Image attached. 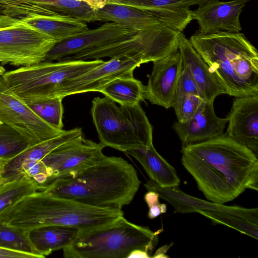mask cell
Returning <instances> with one entry per match:
<instances>
[{
	"label": "cell",
	"mask_w": 258,
	"mask_h": 258,
	"mask_svg": "<svg viewBox=\"0 0 258 258\" xmlns=\"http://www.w3.org/2000/svg\"><path fill=\"white\" fill-rule=\"evenodd\" d=\"M141 31L115 22H107L57 42L43 61L102 59L108 57L117 44Z\"/></svg>",
	"instance_id": "cell-8"
},
{
	"label": "cell",
	"mask_w": 258,
	"mask_h": 258,
	"mask_svg": "<svg viewBox=\"0 0 258 258\" xmlns=\"http://www.w3.org/2000/svg\"><path fill=\"white\" fill-rule=\"evenodd\" d=\"M9 160L0 159V183L2 182L3 174L6 165Z\"/></svg>",
	"instance_id": "cell-40"
},
{
	"label": "cell",
	"mask_w": 258,
	"mask_h": 258,
	"mask_svg": "<svg viewBox=\"0 0 258 258\" xmlns=\"http://www.w3.org/2000/svg\"><path fill=\"white\" fill-rule=\"evenodd\" d=\"M38 190L31 178L23 177L0 183V222H7L14 206L22 199Z\"/></svg>",
	"instance_id": "cell-26"
},
{
	"label": "cell",
	"mask_w": 258,
	"mask_h": 258,
	"mask_svg": "<svg viewBox=\"0 0 258 258\" xmlns=\"http://www.w3.org/2000/svg\"><path fill=\"white\" fill-rule=\"evenodd\" d=\"M6 69L2 66H0V76L3 75V74L5 73Z\"/></svg>",
	"instance_id": "cell-41"
},
{
	"label": "cell",
	"mask_w": 258,
	"mask_h": 258,
	"mask_svg": "<svg viewBox=\"0 0 258 258\" xmlns=\"http://www.w3.org/2000/svg\"><path fill=\"white\" fill-rule=\"evenodd\" d=\"M181 163L206 199L223 204L258 189V156L226 133L182 147Z\"/></svg>",
	"instance_id": "cell-1"
},
{
	"label": "cell",
	"mask_w": 258,
	"mask_h": 258,
	"mask_svg": "<svg viewBox=\"0 0 258 258\" xmlns=\"http://www.w3.org/2000/svg\"><path fill=\"white\" fill-rule=\"evenodd\" d=\"M0 247L34 254L43 258L35 249L29 237L28 232L7 222H0Z\"/></svg>",
	"instance_id": "cell-29"
},
{
	"label": "cell",
	"mask_w": 258,
	"mask_h": 258,
	"mask_svg": "<svg viewBox=\"0 0 258 258\" xmlns=\"http://www.w3.org/2000/svg\"><path fill=\"white\" fill-rule=\"evenodd\" d=\"M228 121V117L216 115L214 103L203 101L191 119L185 122H176L172 127L184 147L221 136Z\"/></svg>",
	"instance_id": "cell-17"
},
{
	"label": "cell",
	"mask_w": 258,
	"mask_h": 258,
	"mask_svg": "<svg viewBox=\"0 0 258 258\" xmlns=\"http://www.w3.org/2000/svg\"><path fill=\"white\" fill-rule=\"evenodd\" d=\"M0 258H40L39 256L0 247Z\"/></svg>",
	"instance_id": "cell-36"
},
{
	"label": "cell",
	"mask_w": 258,
	"mask_h": 258,
	"mask_svg": "<svg viewBox=\"0 0 258 258\" xmlns=\"http://www.w3.org/2000/svg\"><path fill=\"white\" fill-rule=\"evenodd\" d=\"M143 166L150 180L162 187L179 186L180 180L175 168L156 150L153 145L127 150Z\"/></svg>",
	"instance_id": "cell-19"
},
{
	"label": "cell",
	"mask_w": 258,
	"mask_h": 258,
	"mask_svg": "<svg viewBox=\"0 0 258 258\" xmlns=\"http://www.w3.org/2000/svg\"><path fill=\"white\" fill-rule=\"evenodd\" d=\"M227 134L258 156V94L234 100Z\"/></svg>",
	"instance_id": "cell-16"
},
{
	"label": "cell",
	"mask_w": 258,
	"mask_h": 258,
	"mask_svg": "<svg viewBox=\"0 0 258 258\" xmlns=\"http://www.w3.org/2000/svg\"><path fill=\"white\" fill-rule=\"evenodd\" d=\"M0 8L4 10V15L18 18L60 14L37 4L32 0H0Z\"/></svg>",
	"instance_id": "cell-32"
},
{
	"label": "cell",
	"mask_w": 258,
	"mask_h": 258,
	"mask_svg": "<svg viewBox=\"0 0 258 258\" xmlns=\"http://www.w3.org/2000/svg\"><path fill=\"white\" fill-rule=\"evenodd\" d=\"M131 257L150 258L151 256L144 250L137 249L134 250L130 254L128 258Z\"/></svg>",
	"instance_id": "cell-38"
},
{
	"label": "cell",
	"mask_w": 258,
	"mask_h": 258,
	"mask_svg": "<svg viewBox=\"0 0 258 258\" xmlns=\"http://www.w3.org/2000/svg\"><path fill=\"white\" fill-rule=\"evenodd\" d=\"M63 98L60 97L43 98L26 103L40 118L53 127L63 130Z\"/></svg>",
	"instance_id": "cell-28"
},
{
	"label": "cell",
	"mask_w": 258,
	"mask_h": 258,
	"mask_svg": "<svg viewBox=\"0 0 258 258\" xmlns=\"http://www.w3.org/2000/svg\"><path fill=\"white\" fill-rule=\"evenodd\" d=\"M87 4L92 9L96 11L103 8L107 0H78Z\"/></svg>",
	"instance_id": "cell-37"
},
{
	"label": "cell",
	"mask_w": 258,
	"mask_h": 258,
	"mask_svg": "<svg viewBox=\"0 0 258 258\" xmlns=\"http://www.w3.org/2000/svg\"><path fill=\"white\" fill-rule=\"evenodd\" d=\"M95 21L115 22L139 31L164 25L149 13L126 6L109 3L96 11L94 22Z\"/></svg>",
	"instance_id": "cell-20"
},
{
	"label": "cell",
	"mask_w": 258,
	"mask_h": 258,
	"mask_svg": "<svg viewBox=\"0 0 258 258\" xmlns=\"http://www.w3.org/2000/svg\"><path fill=\"white\" fill-rule=\"evenodd\" d=\"M26 25L60 42L89 29L86 23L68 15H37L21 18Z\"/></svg>",
	"instance_id": "cell-21"
},
{
	"label": "cell",
	"mask_w": 258,
	"mask_h": 258,
	"mask_svg": "<svg viewBox=\"0 0 258 258\" xmlns=\"http://www.w3.org/2000/svg\"><path fill=\"white\" fill-rule=\"evenodd\" d=\"M79 231L74 227L52 225L31 230L28 234L37 253L44 258L70 245Z\"/></svg>",
	"instance_id": "cell-23"
},
{
	"label": "cell",
	"mask_w": 258,
	"mask_h": 258,
	"mask_svg": "<svg viewBox=\"0 0 258 258\" xmlns=\"http://www.w3.org/2000/svg\"><path fill=\"white\" fill-rule=\"evenodd\" d=\"M91 113L100 143L125 152L153 144V127L140 104L117 106L106 97L92 100Z\"/></svg>",
	"instance_id": "cell-6"
},
{
	"label": "cell",
	"mask_w": 258,
	"mask_h": 258,
	"mask_svg": "<svg viewBox=\"0 0 258 258\" xmlns=\"http://www.w3.org/2000/svg\"><path fill=\"white\" fill-rule=\"evenodd\" d=\"M153 70L145 86L144 98L153 104L166 109L172 102L182 67L178 50L153 61Z\"/></svg>",
	"instance_id": "cell-13"
},
{
	"label": "cell",
	"mask_w": 258,
	"mask_h": 258,
	"mask_svg": "<svg viewBox=\"0 0 258 258\" xmlns=\"http://www.w3.org/2000/svg\"><path fill=\"white\" fill-rule=\"evenodd\" d=\"M226 94L242 97L258 94V53L240 32L197 31L189 40Z\"/></svg>",
	"instance_id": "cell-3"
},
{
	"label": "cell",
	"mask_w": 258,
	"mask_h": 258,
	"mask_svg": "<svg viewBox=\"0 0 258 258\" xmlns=\"http://www.w3.org/2000/svg\"><path fill=\"white\" fill-rule=\"evenodd\" d=\"M170 247V245H164L159 248L151 257H168V256H166L165 253Z\"/></svg>",
	"instance_id": "cell-39"
},
{
	"label": "cell",
	"mask_w": 258,
	"mask_h": 258,
	"mask_svg": "<svg viewBox=\"0 0 258 258\" xmlns=\"http://www.w3.org/2000/svg\"><path fill=\"white\" fill-rule=\"evenodd\" d=\"M122 216L121 210L92 207L37 190L14 206L7 223L26 232L52 225L85 231L111 224Z\"/></svg>",
	"instance_id": "cell-4"
},
{
	"label": "cell",
	"mask_w": 258,
	"mask_h": 258,
	"mask_svg": "<svg viewBox=\"0 0 258 258\" xmlns=\"http://www.w3.org/2000/svg\"><path fill=\"white\" fill-rule=\"evenodd\" d=\"M2 123H2V122H1V121H0V124H2Z\"/></svg>",
	"instance_id": "cell-43"
},
{
	"label": "cell",
	"mask_w": 258,
	"mask_h": 258,
	"mask_svg": "<svg viewBox=\"0 0 258 258\" xmlns=\"http://www.w3.org/2000/svg\"><path fill=\"white\" fill-rule=\"evenodd\" d=\"M57 42L23 23L21 18L0 15V62L25 67L45 60Z\"/></svg>",
	"instance_id": "cell-9"
},
{
	"label": "cell",
	"mask_w": 258,
	"mask_h": 258,
	"mask_svg": "<svg viewBox=\"0 0 258 258\" xmlns=\"http://www.w3.org/2000/svg\"><path fill=\"white\" fill-rule=\"evenodd\" d=\"M0 121L24 137L30 147L54 138L57 130L40 118L9 88L0 76Z\"/></svg>",
	"instance_id": "cell-11"
},
{
	"label": "cell",
	"mask_w": 258,
	"mask_h": 258,
	"mask_svg": "<svg viewBox=\"0 0 258 258\" xmlns=\"http://www.w3.org/2000/svg\"><path fill=\"white\" fill-rule=\"evenodd\" d=\"M140 183L132 164L121 157L105 156L78 173L56 180L41 191L92 207L121 210L132 201Z\"/></svg>",
	"instance_id": "cell-2"
},
{
	"label": "cell",
	"mask_w": 258,
	"mask_h": 258,
	"mask_svg": "<svg viewBox=\"0 0 258 258\" xmlns=\"http://www.w3.org/2000/svg\"><path fill=\"white\" fill-rule=\"evenodd\" d=\"M4 14V10L0 8V15Z\"/></svg>",
	"instance_id": "cell-42"
},
{
	"label": "cell",
	"mask_w": 258,
	"mask_h": 258,
	"mask_svg": "<svg viewBox=\"0 0 258 258\" xmlns=\"http://www.w3.org/2000/svg\"><path fill=\"white\" fill-rule=\"evenodd\" d=\"M188 94H197L199 95L196 84L194 80L190 69L182 62L181 72L173 102Z\"/></svg>",
	"instance_id": "cell-34"
},
{
	"label": "cell",
	"mask_w": 258,
	"mask_h": 258,
	"mask_svg": "<svg viewBox=\"0 0 258 258\" xmlns=\"http://www.w3.org/2000/svg\"><path fill=\"white\" fill-rule=\"evenodd\" d=\"M197 213L209 219L214 223L224 225L242 234L257 239L258 224L247 219L237 215L220 212L199 211Z\"/></svg>",
	"instance_id": "cell-31"
},
{
	"label": "cell",
	"mask_w": 258,
	"mask_h": 258,
	"mask_svg": "<svg viewBox=\"0 0 258 258\" xmlns=\"http://www.w3.org/2000/svg\"><path fill=\"white\" fill-rule=\"evenodd\" d=\"M148 190L156 192L159 198L169 203L174 212L190 213L199 211H216L235 215L258 224V209L245 208L240 206H228L191 196L180 189L178 186L162 187L152 180L144 184Z\"/></svg>",
	"instance_id": "cell-14"
},
{
	"label": "cell",
	"mask_w": 258,
	"mask_h": 258,
	"mask_svg": "<svg viewBox=\"0 0 258 258\" xmlns=\"http://www.w3.org/2000/svg\"><path fill=\"white\" fill-rule=\"evenodd\" d=\"M178 51L182 63L190 69L199 96L203 101L214 103L217 96L226 94L225 88L210 72L206 63L182 32L180 38Z\"/></svg>",
	"instance_id": "cell-18"
},
{
	"label": "cell",
	"mask_w": 258,
	"mask_h": 258,
	"mask_svg": "<svg viewBox=\"0 0 258 258\" xmlns=\"http://www.w3.org/2000/svg\"><path fill=\"white\" fill-rule=\"evenodd\" d=\"M103 59L42 61L5 72L2 77L23 102L52 98L66 80L103 63Z\"/></svg>",
	"instance_id": "cell-7"
},
{
	"label": "cell",
	"mask_w": 258,
	"mask_h": 258,
	"mask_svg": "<svg viewBox=\"0 0 258 258\" xmlns=\"http://www.w3.org/2000/svg\"><path fill=\"white\" fill-rule=\"evenodd\" d=\"M203 102L197 94H188L174 101L172 107L174 109L178 122H185L191 119Z\"/></svg>",
	"instance_id": "cell-33"
},
{
	"label": "cell",
	"mask_w": 258,
	"mask_h": 258,
	"mask_svg": "<svg viewBox=\"0 0 258 258\" xmlns=\"http://www.w3.org/2000/svg\"><path fill=\"white\" fill-rule=\"evenodd\" d=\"M159 233L122 216L108 225L79 231L73 241L62 249L63 255L65 258H128L137 249L151 255L158 243Z\"/></svg>",
	"instance_id": "cell-5"
},
{
	"label": "cell",
	"mask_w": 258,
	"mask_h": 258,
	"mask_svg": "<svg viewBox=\"0 0 258 258\" xmlns=\"http://www.w3.org/2000/svg\"><path fill=\"white\" fill-rule=\"evenodd\" d=\"M249 0L221 2L213 0L191 12L192 20H197L203 34L219 31L238 33L242 30L239 16Z\"/></svg>",
	"instance_id": "cell-15"
},
{
	"label": "cell",
	"mask_w": 258,
	"mask_h": 258,
	"mask_svg": "<svg viewBox=\"0 0 258 258\" xmlns=\"http://www.w3.org/2000/svg\"><path fill=\"white\" fill-rule=\"evenodd\" d=\"M104 147L81 135L55 148L42 159L50 176L39 191L58 179L73 175L100 161L105 156L102 152Z\"/></svg>",
	"instance_id": "cell-10"
},
{
	"label": "cell",
	"mask_w": 258,
	"mask_h": 258,
	"mask_svg": "<svg viewBox=\"0 0 258 258\" xmlns=\"http://www.w3.org/2000/svg\"><path fill=\"white\" fill-rule=\"evenodd\" d=\"M83 134L81 128L65 131L61 134L27 148L8 161L5 166L1 182L9 178L22 165L38 162L55 148L64 143Z\"/></svg>",
	"instance_id": "cell-22"
},
{
	"label": "cell",
	"mask_w": 258,
	"mask_h": 258,
	"mask_svg": "<svg viewBox=\"0 0 258 258\" xmlns=\"http://www.w3.org/2000/svg\"><path fill=\"white\" fill-rule=\"evenodd\" d=\"M212 1L213 0H107V3L135 8L149 13L161 20L172 14L174 10L199 6Z\"/></svg>",
	"instance_id": "cell-25"
},
{
	"label": "cell",
	"mask_w": 258,
	"mask_h": 258,
	"mask_svg": "<svg viewBox=\"0 0 258 258\" xmlns=\"http://www.w3.org/2000/svg\"><path fill=\"white\" fill-rule=\"evenodd\" d=\"M147 63L140 56L111 58L82 75L64 81L55 93L63 98L76 94L99 92L111 81L118 78H133L135 69Z\"/></svg>",
	"instance_id": "cell-12"
},
{
	"label": "cell",
	"mask_w": 258,
	"mask_h": 258,
	"mask_svg": "<svg viewBox=\"0 0 258 258\" xmlns=\"http://www.w3.org/2000/svg\"><path fill=\"white\" fill-rule=\"evenodd\" d=\"M144 91L145 86L133 77L115 79L105 85L100 92L120 105H134L144 100Z\"/></svg>",
	"instance_id": "cell-24"
},
{
	"label": "cell",
	"mask_w": 258,
	"mask_h": 258,
	"mask_svg": "<svg viewBox=\"0 0 258 258\" xmlns=\"http://www.w3.org/2000/svg\"><path fill=\"white\" fill-rule=\"evenodd\" d=\"M29 147L21 134L6 124H0V159L10 160Z\"/></svg>",
	"instance_id": "cell-30"
},
{
	"label": "cell",
	"mask_w": 258,
	"mask_h": 258,
	"mask_svg": "<svg viewBox=\"0 0 258 258\" xmlns=\"http://www.w3.org/2000/svg\"><path fill=\"white\" fill-rule=\"evenodd\" d=\"M54 12L68 15L86 23L94 22L96 11L78 0H32Z\"/></svg>",
	"instance_id": "cell-27"
},
{
	"label": "cell",
	"mask_w": 258,
	"mask_h": 258,
	"mask_svg": "<svg viewBox=\"0 0 258 258\" xmlns=\"http://www.w3.org/2000/svg\"><path fill=\"white\" fill-rule=\"evenodd\" d=\"M159 198L158 195L152 190H148L144 196V200L149 207L148 216L151 219H154L167 211L166 205L160 204Z\"/></svg>",
	"instance_id": "cell-35"
}]
</instances>
